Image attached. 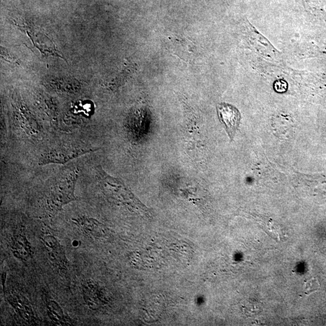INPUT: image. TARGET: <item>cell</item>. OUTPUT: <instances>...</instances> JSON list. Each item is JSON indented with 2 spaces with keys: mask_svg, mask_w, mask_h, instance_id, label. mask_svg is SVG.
Returning <instances> with one entry per match:
<instances>
[{
  "mask_svg": "<svg viewBox=\"0 0 326 326\" xmlns=\"http://www.w3.org/2000/svg\"><path fill=\"white\" fill-rule=\"evenodd\" d=\"M217 110L220 121L224 126L229 138L232 141L240 125V112L232 105L225 103L217 105Z\"/></svg>",
  "mask_w": 326,
  "mask_h": 326,
  "instance_id": "cell-5",
  "label": "cell"
},
{
  "mask_svg": "<svg viewBox=\"0 0 326 326\" xmlns=\"http://www.w3.org/2000/svg\"><path fill=\"white\" fill-rule=\"evenodd\" d=\"M39 108L45 114L49 120L55 125H58V111L57 105L51 98L41 95L38 99Z\"/></svg>",
  "mask_w": 326,
  "mask_h": 326,
  "instance_id": "cell-9",
  "label": "cell"
},
{
  "mask_svg": "<svg viewBox=\"0 0 326 326\" xmlns=\"http://www.w3.org/2000/svg\"><path fill=\"white\" fill-rule=\"evenodd\" d=\"M48 308L50 315L53 320L57 322H61L64 320V316L61 309L57 303L51 302L49 304Z\"/></svg>",
  "mask_w": 326,
  "mask_h": 326,
  "instance_id": "cell-12",
  "label": "cell"
},
{
  "mask_svg": "<svg viewBox=\"0 0 326 326\" xmlns=\"http://www.w3.org/2000/svg\"><path fill=\"white\" fill-rule=\"evenodd\" d=\"M100 287L95 283L87 282L83 285V294L85 302L92 309H98L104 303Z\"/></svg>",
  "mask_w": 326,
  "mask_h": 326,
  "instance_id": "cell-8",
  "label": "cell"
},
{
  "mask_svg": "<svg viewBox=\"0 0 326 326\" xmlns=\"http://www.w3.org/2000/svg\"><path fill=\"white\" fill-rule=\"evenodd\" d=\"M248 35L251 44L255 46L261 54L265 55L271 58L277 57L278 52L273 48L268 40L263 37L253 26H248Z\"/></svg>",
  "mask_w": 326,
  "mask_h": 326,
  "instance_id": "cell-7",
  "label": "cell"
},
{
  "mask_svg": "<svg viewBox=\"0 0 326 326\" xmlns=\"http://www.w3.org/2000/svg\"><path fill=\"white\" fill-rule=\"evenodd\" d=\"M45 245L49 251L51 259L56 260L57 263H64V254L62 252L61 248L56 239L52 237H48L45 239Z\"/></svg>",
  "mask_w": 326,
  "mask_h": 326,
  "instance_id": "cell-10",
  "label": "cell"
},
{
  "mask_svg": "<svg viewBox=\"0 0 326 326\" xmlns=\"http://www.w3.org/2000/svg\"><path fill=\"white\" fill-rule=\"evenodd\" d=\"M74 113L75 114H80V116L85 118L91 117L93 113V105L91 102H80L76 105H74Z\"/></svg>",
  "mask_w": 326,
  "mask_h": 326,
  "instance_id": "cell-11",
  "label": "cell"
},
{
  "mask_svg": "<svg viewBox=\"0 0 326 326\" xmlns=\"http://www.w3.org/2000/svg\"><path fill=\"white\" fill-rule=\"evenodd\" d=\"M96 179L99 188L109 201L143 215H149V209L143 204L125 183L109 175L100 166L96 167Z\"/></svg>",
  "mask_w": 326,
  "mask_h": 326,
  "instance_id": "cell-1",
  "label": "cell"
},
{
  "mask_svg": "<svg viewBox=\"0 0 326 326\" xmlns=\"http://www.w3.org/2000/svg\"><path fill=\"white\" fill-rule=\"evenodd\" d=\"M95 148L82 145L65 144L52 148L43 152L39 158V165L63 164L96 151Z\"/></svg>",
  "mask_w": 326,
  "mask_h": 326,
  "instance_id": "cell-3",
  "label": "cell"
},
{
  "mask_svg": "<svg viewBox=\"0 0 326 326\" xmlns=\"http://www.w3.org/2000/svg\"><path fill=\"white\" fill-rule=\"evenodd\" d=\"M16 123L19 129L25 133L27 137L32 139H37L41 136L42 133V128L40 124L32 114L24 109L20 108L19 112H17Z\"/></svg>",
  "mask_w": 326,
  "mask_h": 326,
  "instance_id": "cell-6",
  "label": "cell"
},
{
  "mask_svg": "<svg viewBox=\"0 0 326 326\" xmlns=\"http://www.w3.org/2000/svg\"><path fill=\"white\" fill-rule=\"evenodd\" d=\"M1 55L2 57L5 60L8 61V63L12 64L19 65L20 61L18 60L16 57H14L13 55L9 53L8 50L5 49L3 46H1Z\"/></svg>",
  "mask_w": 326,
  "mask_h": 326,
  "instance_id": "cell-14",
  "label": "cell"
},
{
  "mask_svg": "<svg viewBox=\"0 0 326 326\" xmlns=\"http://www.w3.org/2000/svg\"><path fill=\"white\" fill-rule=\"evenodd\" d=\"M46 88L60 94L74 95L82 89V84L78 80L72 77L48 76L42 81Z\"/></svg>",
  "mask_w": 326,
  "mask_h": 326,
  "instance_id": "cell-4",
  "label": "cell"
},
{
  "mask_svg": "<svg viewBox=\"0 0 326 326\" xmlns=\"http://www.w3.org/2000/svg\"><path fill=\"white\" fill-rule=\"evenodd\" d=\"M274 88L278 92H285L288 88L287 83L284 81H278L275 83Z\"/></svg>",
  "mask_w": 326,
  "mask_h": 326,
  "instance_id": "cell-15",
  "label": "cell"
},
{
  "mask_svg": "<svg viewBox=\"0 0 326 326\" xmlns=\"http://www.w3.org/2000/svg\"><path fill=\"white\" fill-rule=\"evenodd\" d=\"M320 288V285L317 279L315 278H310L304 284V293L309 296V295L315 293Z\"/></svg>",
  "mask_w": 326,
  "mask_h": 326,
  "instance_id": "cell-13",
  "label": "cell"
},
{
  "mask_svg": "<svg viewBox=\"0 0 326 326\" xmlns=\"http://www.w3.org/2000/svg\"><path fill=\"white\" fill-rule=\"evenodd\" d=\"M80 172L78 166L61 169L52 177L48 185V204L50 210H60L64 205L75 201L74 190Z\"/></svg>",
  "mask_w": 326,
  "mask_h": 326,
  "instance_id": "cell-2",
  "label": "cell"
}]
</instances>
